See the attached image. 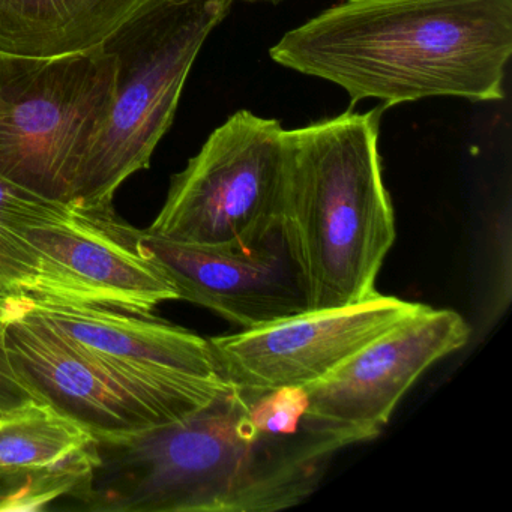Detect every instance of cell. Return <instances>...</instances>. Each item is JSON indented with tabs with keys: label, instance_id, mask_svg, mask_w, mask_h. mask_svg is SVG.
Wrapping results in <instances>:
<instances>
[{
	"label": "cell",
	"instance_id": "cell-1",
	"mask_svg": "<svg viewBox=\"0 0 512 512\" xmlns=\"http://www.w3.org/2000/svg\"><path fill=\"white\" fill-rule=\"evenodd\" d=\"M92 434L94 469L76 499L92 512L281 511L361 442L311 415L304 389L232 383L179 421Z\"/></svg>",
	"mask_w": 512,
	"mask_h": 512
},
{
	"label": "cell",
	"instance_id": "cell-2",
	"mask_svg": "<svg viewBox=\"0 0 512 512\" xmlns=\"http://www.w3.org/2000/svg\"><path fill=\"white\" fill-rule=\"evenodd\" d=\"M269 56L340 86L352 106L502 101L512 0H344L284 34Z\"/></svg>",
	"mask_w": 512,
	"mask_h": 512
},
{
	"label": "cell",
	"instance_id": "cell-3",
	"mask_svg": "<svg viewBox=\"0 0 512 512\" xmlns=\"http://www.w3.org/2000/svg\"><path fill=\"white\" fill-rule=\"evenodd\" d=\"M383 112L347 110L286 130L284 217L310 281L311 310L346 307L377 293V275L397 236L380 160Z\"/></svg>",
	"mask_w": 512,
	"mask_h": 512
},
{
	"label": "cell",
	"instance_id": "cell-4",
	"mask_svg": "<svg viewBox=\"0 0 512 512\" xmlns=\"http://www.w3.org/2000/svg\"><path fill=\"white\" fill-rule=\"evenodd\" d=\"M236 0H145L101 46L115 55L109 116L74 185L73 203L113 205L172 127L188 74L203 44Z\"/></svg>",
	"mask_w": 512,
	"mask_h": 512
},
{
	"label": "cell",
	"instance_id": "cell-5",
	"mask_svg": "<svg viewBox=\"0 0 512 512\" xmlns=\"http://www.w3.org/2000/svg\"><path fill=\"white\" fill-rule=\"evenodd\" d=\"M115 55L103 46L56 58L0 53V176L73 203L86 155L112 106Z\"/></svg>",
	"mask_w": 512,
	"mask_h": 512
},
{
	"label": "cell",
	"instance_id": "cell-6",
	"mask_svg": "<svg viewBox=\"0 0 512 512\" xmlns=\"http://www.w3.org/2000/svg\"><path fill=\"white\" fill-rule=\"evenodd\" d=\"M113 205L47 220L0 223V289L31 299L100 305L154 317L179 301L172 278L142 250Z\"/></svg>",
	"mask_w": 512,
	"mask_h": 512
},
{
	"label": "cell",
	"instance_id": "cell-7",
	"mask_svg": "<svg viewBox=\"0 0 512 512\" xmlns=\"http://www.w3.org/2000/svg\"><path fill=\"white\" fill-rule=\"evenodd\" d=\"M286 130L250 110L230 116L170 182L152 235L196 245L245 241L284 215Z\"/></svg>",
	"mask_w": 512,
	"mask_h": 512
},
{
	"label": "cell",
	"instance_id": "cell-8",
	"mask_svg": "<svg viewBox=\"0 0 512 512\" xmlns=\"http://www.w3.org/2000/svg\"><path fill=\"white\" fill-rule=\"evenodd\" d=\"M137 238L172 278L179 301L208 308L239 328L311 310L310 281L284 215L251 238L227 245L184 244L140 229Z\"/></svg>",
	"mask_w": 512,
	"mask_h": 512
},
{
	"label": "cell",
	"instance_id": "cell-9",
	"mask_svg": "<svg viewBox=\"0 0 512 512\" xmlns=\"http://www.w3.org/2000/svg\"><path fill=\"white\" fill-rule=\"evenodd\" d=\"M421 307L377 292L346 307L308 310L259 328L209 338V344L218 373L232 385L304 389Z\"/></svg>",
	"mask_w": 512,
	"mask_h": 512
},
{
	"label": "cell",
	"instance_id": "cell-10",
	"mask_svg": "<svg viewBox=\"0 0 512 512\" xmlns=\"http://www.w3.org/2000/svg\"><path fill=\"white\" fill-rule=\"evenodd\" d=\"M7 349L22 379L44 403L92 433H130L179 421L208 403L155 394L121 376L7 293Z\"/></svg>",
	"mask_w": 512,
	"mask_h": 512
},
{
	"label": "cell",
	"instance_id": "cell-11",
	"mask_svg": "<svg viewBox=\"0 0 512 512\" xmlns=\"http://www.w3.org/2000/svg\"><path fill=\"white\" fill-rule=\"evenodd\" d=\"M16 296L26 313L155 394L209 403L229 385L209 340L181 326L100 305Z\"/></svg>",
	"mask_w": 512,
	"mask_h": 512
},
{
	"label": "cell",
	"instance_id": "cell-12",
	"mask_svg": "<svg viewBox=\"0 0 512 512\" xmlns=\"http://www.w3.org/2000/svg\"><path fill=\"white\" fill-rule=\"evenodd\" d=\"M461 314L422 305L350 356L319 382L304 388L311 415L368 442L388 424L401 398L434 362L469 341Z\"/></svg>",
	"mask_w": 512,
	"mask_h": 512
},
{
	"label": "cell",
	"instance_id": "cell-13",
	"mask_svg": "<svg viewBox=\"0 0 512 512\" xmlns=\"http://www.w3.org/2000/svg\"><path fill=\"white\" fill-rule=\"evenodd\" d=\"M145 0H0V53L56 58L100 46Z\"/></svg>",
	"mask_w": 512,
	"mask_h": 512
},
{
	"label": "cell",
	"instance_id": "cell-14",
	"mask_svg": "<svg viewBox=\"0 0 512 512\" xmlns=\"http://www.w3.org/2000/svg\"><path fill=\"white\" fill-rule=\"evenodd\" d=\"M94 440V434L47 403L2 416L0 476L53 463Z\"/></svg>",
	"mask_w": 512,
	"mask_h": 512
},
{
	"label": "cell",
	"instance_id": "cell-15",
	"mask_svg": "<svg viewBox=\"0 0 512 512\" xmlns=\"http://www.w3.org/2000/svg\"><path fill=\"white\" fill-rule=\"evenodd\" d=\"M94 464L95 439L53 463L0 476V512L43 511L59 497L76 499Z\"/></svg>",
	"mask_w": 512,
	"mask_h": 512
},
{
	"label": "cell",
	"instance_id": "cell-16",
	"mask_svg": "<svg viewBox=\"0 0 512 512\" xmlns=\"http://www.w3.org/2000/svg\"><path fill=\"white\" fill-rule=\"evenodd\" d=\"M71 203L55 202L0 176V223L47 220L61 217Z\"/></svg>",
	"mask_w": 512,
	"mask_h": 512
},
{
	"label": "cell",
	"instance_id": "cell-17",
	"mask_svg": "<svg viewBox=\"0 0 512 512\" xmlns=\"http://www.w3.org/2000/svg\"><path fill=\"white\" fill-rule=\"evenodd\" d=\"M10 322V307L7 293L0 295V416L16 412L31 403H44L40 395L22 379L7 349V325Z\"/></svg>",
	"mask_w": 512,
	"mask_h": 512
},
{
	"label": "cell",
	"instance_id": "cell-18",
	"mask_svg": "<svg viewBox=\"0 0 512 512\" xmlns=\"http://www.w3.org/2000/svg\"><path fill=\"white\" fill-rule=\"evenodd\" d=\"M236 2H271V4H280L283 0H236Z\"/></svg>",
	"mask_w": 512,
	"mask_h": 512
},
{
	"label": "cell",
	"instance_id": "cell-19",
	"mask_svg": "<svg viewBox=\"0 0 512 512\" xmlns=\"http://www.w3.org/2000/svg\"><path fill=\"white\" fill-rule=\"evenodd\" d=\"M2 293H4V290L0 289V295H2Z\"/></svg>",
	"mask_w": 512,
	"mask_h": 512
},
{
	"label": "cell",
	"instance_id": "cell-20",
	"mask_svg": "<svg viewBox=\"0 0 512 512\" xmlns=\"http://www.w3.org/2000/svg\"><path fill=\"white\" fill-rule=\"evenodd\" d=\"M0 424H2V416H0Z\"/></svg>",
	"mask_w": 512,
	"mask_h": 512
}]
</instances>
